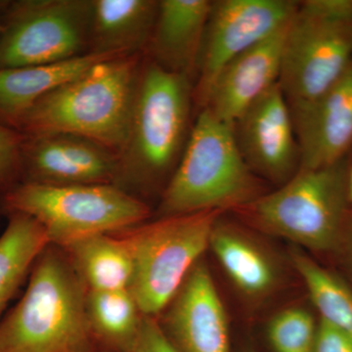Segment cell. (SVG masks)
<instances>
[{
    "label": "cell",
    "mask_w": 352,
    "mask_h": 352,
    "mask_svg": "<svg viewBox=\"0 0 352 352\" xmlns=\"http://www.w3.org/2000/svg\"><path fill=\"white\" fill-rule=\"evenodd\" d=\"M140 54L103 60L36 102L18 122L23 136L71 134L122 151L131 124Z\"/></svg>",
    "instance_id": "obj_1"
},
{
    "label": "cell",
    "mask_w": 352,
    "mask_h": 352,
    "mask_svg": "<svg viewBox=\"0 0 352 352\" xmlns=\"http://www.w3.org/2000/svg\"><path fill=\"white\" fill-rule=\"evenodd\" d=\"M87 289L63 249L48 245L17 305L0 320V352H99Z\"/></svg>",
    "instance_id": "obj_2"
},
{
    "label": "cell",
    "mask_w": 352,
    "mask_h": 352,
    "mask_svg": "<svg viewBox=\"0 0 352 352\" xmlns=\"http://www.w3.org/2000/svg\"><path fill=\"white\" fill-rule=\"evenodd\" d=\"M191 78L142 65L116 185L136 196L175 171L189 136Z\"/></svg>",
    "instance_id": "obj_3"
},
{
    "label": "cell",
    "mask_w": 352,
    "mask_h": 352,
    "mask_svg": "<svg viewBox=\"0 0 352 352\" xmlns=\"http://www.w3.org/2000/svg\"><path fill=\"white\" fill-rule=\"evenodd\" d=\"M263 194V183L243 159L233 127L203 109L164 187L157 217L235 210Z\"/></svg>",
    "instance_id": "obj_4"
},
{
    "label": "cell",
    "mask_w": 352,
    "mask_h": 352,
    "mask_svg": "<svg viewBox=\"0 0 352 352\" xmlns=\"http://www.w3.org/2000/svg\"><path fill=\"white\" fill-rule=\"evenodd\" d=\"M0 210L36 220L50 245L61 249L91 236L126 230L151 215L142 199L113 184L18 183L0 195Z\"/></svg>",
    "instance_id": "obj_5"
},
{
    "label": "cell",
    "mask_w": 352,
    "mask_h": 352,
    "mask_svg": "<svg viewBox=\"0 0 352 352\" xmlns=\"http://www.w3.org/2000/svg\"><path fill=\"white\" fill-rule=\"evenodd\" d=\"M352 63V0L298 4L285 38L279 83L291 113L316 100Z\"/></svg>",
    "instance_id": "obj_6"
},
{
    "label": "cell",
    "mask_w": 352,
    "mask_h": 352,
    "mask_svg": "<svg viewBox=\"0 0 352 352\" xmlns=\"http://www.w3.org/2000/svg\"><path fill=\"white\" fill-rule=\"evenodd\" d=\"M347 201L342 161L316 170H300L272 193H264L233 212L256 230L324 252L339 242Z\"/></svg>",
    "instance_id": "obj_7"
},
{
    "label": "cell",
    "mask_w": 352,
    "mask_h": 352,
    "mask_svg": "<svg viewBox=\"0 0 352 352\" xmlns=\"http://www.w3.org/2000/svg\"><path fill=\"white\" fill-rule=\"evenodd\" d=\"M223 212L157 217L118 232L131 252L129 291L144 316L157 318L182 288L206 250Z\"/></svg>",
    "instance_id": "obj_8"
},
{
    "label": "cell",
    "mask_w": 352,
    "mask_h": 352,
    "mask_svg": "<svg viewBox=\"0 0 352 352\" xmlns=\"http://www.w3.org/2000/svg\"><path fill=\"white\" fill-rule=\"evenodd\" d=\"M92 0L0 1V69L66 61L89 50Z\"/></svg>",
    "instance_id": "obj_9"
},
{
    "label": "cell",
    "mask_w": 352,
    "mask_h": 352,
    "mask_svg": "<svg viewBox=\"0 0 352 352\" xmlns=\"http://www.w3.org/2000/svg\"><path fill=\"white\" fill-rule=\"evenodd\" d=\"M298 4L291 0L212 1L193 88L200 111L221 69L288 24Z\"/></svg>",
    "instance_id": "obj_10"
},
{
    "label": "cell",
    "mask_w": 352,
    "mask_h": 352,
    "mask_svg": "<svg viewBox=\"0 0 352 352\" xmlns=\"http://www.w3.org/2000/svg\"><path fill=\"white\" fill-rule=\"evenodd\" d=\"M232 127L241 155L254 175L281 186L300 170L293 116L279 83L245 109Z\"/></svg>",
    "instance_id": "obj_11"
},
{
    "label": "cell",
    "mask_w": 352,
    "mask_h": 352,
    "mask_svg": "<svg viewBox=\"0 0 352 352\" xmlns=\"http://www.w3.org/2000/svg\"><path fill=\"white\" fill-rule=\"evenodd\" d=\"M118 175L119 155L89 139L62 133L23 136L20 183L116 185Z\"/></svg>",
    "instance_id": "obj_12"
},
{
    "label": "cell",
    "mask_w": 352,
    "mask_h": 352,
    "mask_svg": "<svg viewBox=\"0 0 352 352\" xmlns=\"http://www.w3.org/2000/svg\"><path fill=\"white\" fill-rule=\"evenodd\" d=\"M157 320L179 352H231L226 308L201 259Z\"/></svg>",
    "instance_id": "obj_13"
},
{
    "label": "cell",
    "mask_w": 352,
    "mask_h": 352,
    "mask_svg": "<svg viewBox=\"0 0 352 352\" xmlns=\"http://www.w3.org/2000/svg\"><path fill=\"white\" fill-rule=\"evenodd\" d=\"M292 116L300 147V170L342 162L352 145V63L330 89Z\"/></svg>",
    "instance_id": "obj_14"
},
{
    "label": "cell",
    "mask_w": 352,
    "mask_h": 352,
    "mask_svg": "<svg viewBox=\"0 0 352 352\" xmlns=\"http://www.w3.org/2000/svg\"><path fill=\"white\" fill-rule=\"evenodd\" d=\"M289 23L229 62L217 76L203 109L233 126L245 109L277 83Z\"/></svg>",
    "instance_id": "obj_15"
},
{
    "label": "cell",
    "mask_w": 352,
    "mask_h": 352,
    "mask_svg": "<svg viewBox=\"0 0 352 352\" xmlns=\"http://www.w3.org/2000/svg\"><path fill=\"white\" fill-rule=\"evenodd\" d=\"M210 0H162L147 48L153 63L193 78L197 75Z\"/></svg>",
    "instance_id": "obj_16"
},
{
    "label": "cell",
    "mask_w": 352,
    "mask_h": 352,
    "mask_svg": "<svg viewBox=\"0 0 352 352\" xmlns=\"http://www.w3.org/2000/svg\"><path fill=\"white\" fill-rule=\"evenodd\" d=\"M120 57L87 53L57 63L0 69V124L15 131L41 98L103 60Z\"/></svg>",
    "instance_id": "obj_17"
},
{
    "label": "cell",
    "mask_w": 352,
    "mask_h": 352,
    "mask_svg": "<svg viewBox=\"0 0 352 352\" xmlns=\"http://www.w3.org/2000/svg\"><path fill=\"white\" fill-rule=\"evenodd\" d=\"M157 7L154 0H92L88 52L140 54L151 38Z\"/></svg>",
    "instance_id": "obj_18"
},
{
    "label": "cell",
    "mask_w": 352,
    "mask_h": 352,
    "mask_svg": "<svg viewBox=\"0 0 352 352\" xmlns=\"http://www.w3.org/2000/svg\"><path fill=\"white\" fill-rule=\"evenodd\" d=\"M210 248L231 281L245 295L265 296L276 285L278 272L272 258L239 227L219 219Z\"/></svg>",
    "instance_id": "obj_19"
},
{
    "label": "cell",
    "mask_w": 352,
    "mask_h": 352,
    "mask_svg": "<svg viewBox=\"0 0 352 352\" xmlns=\"http://www.w3.org/2000/svg\"><path fill=\"white\" fill-rule=\"evenodd\" d=\"M63 250L87 291H119L131 287V254L119 234L91 236Z\"/></svg>",
    "instance_id": "obj_20"
},
{
    "label": "cell",
    "mask_w": 352,
    "mask_h": 352,
    "mask_svg": "<svg viewBox=\"0 0 352 352\" xmlns=\"http://www.w3.org/2000/svg\"><path fill=\"white\" fill-rule=\"evenodd\" d=\"M0 235V320L30 273L36 259L50 245L47 234L36 220L10 214Z\"/></svg>",
    "instance_id": "obj_21"
},
{
    "label": "cell",
    "mask_w": 352,
    "mask_h": 352,
    "mask_svg": "<svg viewBox=\"0 0 352 352\" xmlns=\"http://www.w3.org/2000/svg\"><path fill=\"white\" fill-rule=\"evenodd\" d=\"M90 331L99 352H122L138 337L144 315L129 289L87 291Z\"/></svg>",
    "instance_id": "obj_22"
},
{
    "label": "cell",
    "mask_w": 352,
    "mask_h": 352,
    "mask_svg": "<svg viewBox=\"0 0 352 352\" xmlns=\"http://www.w3.org/2000/svg\"><path fill=\"white\" fill-rule=\"evenodd\" d=\"M321 320L352 337V291L330 271L321 267L300 251L291 254Z\"/></svg>",
    "instance_id": "obj_23"
},
{
    "label": "cell",
    "mask_w": 352,
    "mask_h": 352,
    "mask_svg": "<svg viewBox=\"0 0 352 352\" xmlns=\"http://www.w3.org/2000/svg\"><path fill=\"white\" fill-rule=\"evenodd\" d=\"M317 325L309 312L289 308L273 317L267 329L274 352H314Z\"/></svg>",
    "instance_id": "obj_24"
},
{
    "label": "cell",
    "mask_w": 352,
    "mask_h": 352,
    "mask_svg": "<svg viewBox=\"0 0 352 352\" xmlns=\"http://www.w3.org/2000/svg\"><path fill=\"white\" fill-rule=\"evenodd\" d=\"M23 135L0 124V195L20 183Z\"/></svg>",
    "instance_id": "obj_25"
},
{
    "label": "cell",
    "mask_w": 352,
    "mask_h": 352,
    "mask_svg": "<svg viewBox=\"0 0 352 352\" xmlns=\"http://www.w3.org/2000/svg\"><path fill=\"white\" fill-rule=\"evenodd\" d=\"M122 352H179L171 344L157 318L144 316L138 337Z\"/></svg>",
    "instance_id": "obj_26"
},
{
    "label": "cell",
    "mask_w": 352,
    "mask_h": 352,
    "mask_svg": "<svg viewBox=\"0 0 352 352\" xmlns=\"http://www.w3.org/2000/svg\"><path fill=\"white\" fill-rule=\"evenodd\" d=\"M314 352H352V337L320 320L317 325Z\"/></svg>",
    "instance_id": "obj_27"
},
{
    "label": "cell",
    "mask_w": 352,
    "mask_h": 352,
    "mask_svg": "<svg viewBox=\"0 0 352 352\" xmlns=\"http://www.w3.org/2000/svg\"><path fill=\"white\" fill-rule=\"evenodd\" d=\"M347 195H349V201H352V168L347 177Z\"/></svg>",
    "instance_id": "obj_28"
},
{
    "label": "cell",
    "mask_w": 352,
    "mask_h": 352,
    "mask_svg": "<svg viewBox=\"0 0 352 352\" xmlns=\"http://www.w3.org/2000/svg\"><path fill=\"white\" fill-rule=\"evenodd\" d=\"M0 31H1V25H0Z\"/></svg>",
    "instance_id": "obj_29"
},
{
    "label": "cell",
    "mask_w": 352,
    "mask_h": 352,
    "mask_svg": "<svg viewBox=\"0 0 352 352\" xmlns=\"http://www.w3.org/2000/svg\"><path fill=\"white\" fill-rule=\"evenodd\" d=\"M0 214H2L1 210H0Z\"/></svg>",
    "instance_id": "obj_30"
}]
</instances>
